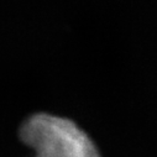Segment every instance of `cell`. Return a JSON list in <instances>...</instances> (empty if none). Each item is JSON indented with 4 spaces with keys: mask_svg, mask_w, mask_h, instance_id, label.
Segmentation results:
<instances>
[{
    "mask_svg": "<svg viewBox=\"0 0 157 157\" xmlns=\"http://www.w3.org/2000/svg\"><path fill=\"white\" fill-rule=\"evenodd\" d=\"M19 134L33 157H100L92 139L66 117L35 114L24 121Z\"/></svg>",
    "mask_w": 157,
    "mask_h": 157,
    "instance_id": "obj_1",
    "label": "cell"
}]
</instances>
